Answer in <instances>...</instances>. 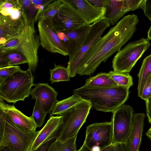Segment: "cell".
I'll use <instances>...</instances> for the list:
<instances>
[{
    "label": "cell",
    "mask_w": 151,
    "mask_h": 151,
    "mask_svg": "<svg viewBox=\"0 0 151 151\" xmlns=\"http://www.w3.org/2000/svg\"><path fill=\"white\" fill-rule=\"evenodd\" d=\"M139 21L133 14L123 17L104 35L101 37L89 52L77 74L88 75L93 73L102 62H105L130 39L136 30Z\"/></svg>",
    "instance_id": "obj_1"
},
{
    "label": "cell",
    "mask_w": 151,
    "mask_h": 151,
    "mask_svg": "<svg viewBox=\"0 0 151 151\" xmlns=\"http://www.w3.org/2000/svg\"><path fill=\"white\" fill-rule=\"evenodd\" d=\"M129 93V88L119 86L102 88L84 86L73 91V94L90 103L91 109L112 113L124 105Z\"/></svg>",
    "instance_id": "obj_2"
},
{
    "label": "cell",
    "mask_w": 151,
    "mask_h": 151,
    "mask_svg": "<svg viewBox=\"0 0 151 151\" xmlns=\"http://www.w3.org/2000/svg\"><path fill=\"white\" fill-rule=\"evenodd\" d=\"M35 19H27L25 27L20 33L0 45V51L16 50L21 52L27 60L28 69L34 72L38 66V51L41 45L39 36L35 31Z\"/></svg>",
    "instance_id": "obj_3"
},
{
    "label": "cell",
    "mask_w": 151,
    "mask_h": 151,
    "mask_svg": "<svg viewBox=\"0 0 151 151\" xmlns=\"http://www.w3.org/2000/svg\"><path fill=\"white\" fill-rule=\"evenodd\" d=\"M39 131L27 130L16 124L0 109V150L29 151Z\"/></svg>",
    "instance_id": "obj_4"
},
{
    "label": "cell",
    "mask_w": 151,
    "mask_h": 151,
    "mask_svg": "<svg viewBox=\"0 0 151 151\" xmlns=\"http://www.w3.org/2000/svg\"><path fill=\"white\" fill-rule=\"evenodd\" d=\"M32 71L21 69L0 83V97L8 103L24 101L35 86Z\"/></svg>",
    "instance_id": "obj_5"
},
{
    "label": "cell",
    "mask_w": 151,
    "mask_h": 151,
    "mask_svg": "<svg viewBox=\"0 0 151 151\" xmlns=\"http://www.w3.org/2000/svg\"><path fill=\"white\" fill-rule=\"evenodd\" d=\"M91 107L89 101L82 99L63 113L56 139L64 142L77 136L80 129L86 121Z\"/></svg>",
    "instance_id": "obj_6"
},
{
    "label": "cell",
    "mask_w": 151,
    "mask_h": 151,
    "mask_svg": "<svg viewBox=\"0 0 151 151\" xmlns=\"http://www.w3.org/2000/svg\"><path fill=\"white\" fill-rule=\"evenodd\" d=\"M110 25V23L104 17L91 24L90 29L78 50L68 63L67 68L70 77L76 76L89 52Z\"/></svg>",
    "instance_id": "obj_7"
},
{
    "label": "cell",
    "mask_w": 151,
    "mask_h": 151,
    "mask_svg": "<svg viewBox=\"0 0 151 151\" xmlns=\"http://www.w3.org/2000/svg\"><path fill=\"white\" fill-rule=\"evenodd\" d=\"M150 45L148 40L143 38L128 43L114 57L112 61L114 70L129 73Z\"/></svg>",
    "instance_id": "obj_8"
},
{
    "label": "cell",
    "mask_w": 151,
    "mask_h": 151,
    "mask_svg": "<svg viewBox=\"0 0 151 151\" xmlns=\"http://www.w3.org/2000/svg\"><path fill=\"white\" fill-rule=\"evenodd\" d=\"M37 26L40 45L42 47L51 52L68 55L66 47L60 39L58 31L54 27L52 18L39 19Z\"/></svg>",
    "instance_id": "obj_9"
},
{
    "label": "cell",
    "mask_w": 151,
    "mask_h": 151,
    "mask_svg": "<svg viewBox=\"0 0 151 151\" xmlns=\"http://www.w3.org/2000/svg\"><path fill=\"white\" fill-rule=\"evenodd\" d=\"M134 111L131 106L123 105L112 113L113 144L127 143L131 132Z\"/></svg>",
    "instance_id": "obj_10"
},
{
    "label": "cell",
    "mask_w": 151,
    "mask_h": 151,
    "mask_svg": "<svg viewBox=\"0 0 151 151\" xmlns=\"http://www.w3.org/2000/svg\"><path fill=\"white\" fill-rule=\"evenodd\" d=\"M89 148L102 149L113 144L111 121L96 123L86 127L84 142Z\"/></svg>",
    "instance_id": "obj_11"
},
{
    "label": "cell",
    "mask_w": 151,
    "mask_h": 151,
    "mask_svg": "<svg viewBox=\"0 0 151 151\" xmlns=\"http://www.w3.org/2000/svg\"><path fill=\"white\" fill-rule=\"evenodd\" d=\"M62 6L52 18L54 27L58 32H64L78 28L86 23L68 0H62Z\"/></svg>",
    "instance_id": "obj_12"
},
{
    "label": "cell",
    "mask_w": 151,
    "mask_h": 151,
    "mask_svg": "<svg viewBox=\"0 0 151 151\" xmlns=\"http://www.w3.org/2000/svg\"><path fill=\"white\" fill-rule=\"evenodd\" d=\"M35 86L31 91L32 99L39 102L45 112L50 113L58 101V92L48 83H38Z\"/></svg>",
    "instance_id": "obj_13"
},
{
    "label": "cell",
    "mask_w": 151,
    "mask_h": 151,
    "mask_svg": "<svg viewBox=\"0 0 151 151\" xmlns=\"http://www.w3.org/2000/svg\"><path fill=\"white\" fill-rule=\"evenodd\" d=\"M14 19L9 16L0 15V45L20 33L24 29L26 21L28 19L25 14Z\"/></svg>",
    "instance_id": "obj_14"
},
{
    "label": "cell",
    "mask_w": 151,
    "mask_h": 151,
    "mask_svg": "<svg viewBox=\"0 0 151 151\" xmlns=\"http://www.w3.org/2000/svg\"><path fill=\"white\" fill-rule=\"evenodd\" d=\"M61 115L54 116L50 113V117L40 131L29 151H34L52 138L55 137L57 130L62 122Z\"/></svg>",
    "instance_id": "obj_15"
},
{
    "label": "cell",
    "mask_w": 151,
    "mask_h": 151,
    "mask_svg": "<svg viewBox=\"0 0 151 151\" xmlns=\"http://www.w3.org/2000/svg\"><path fill=\"white\" fill-rule=\"evenodd\" d=\"M76 9L86 24H90L104 17L106 9L96 7L87 0H68Z\"/></svg>",
    "instance_id": "obj_16"
},
{
    "label": "cell",
    "mask_w": 151,
    "mask_h": 151,
    "mask_svg": "<svg viewBox=\"0 0 151 151\" xmlns=\"http://www.w3.org/2000/svg\"><path fill=\"white\" fill-rule=\"evenodd\" d=\"M0 109L6 114L17 125L29 131H36L37 126L31 116L28 117L14 105L6 104L0 97Z\"/></svg>",
    "instance_id": "obj_17"
},
{
    "label": "cell",
    "mask_w": 151,
    "mask_h": 151,
    "mask_svg": "<svg viewBox=\"0 0 151 151\" xmlns=\"http://www.w3.org/2000/svg\"><path fill=\"white\" fill-rule=\"evenodd\" d=\"M145 115L133 114L131 132L127 143L129 151H139L142 141Z\"/></svg>",
    "instance_id": "obj_18"
},
{
    "label": "cell",
    "mask_w": 151,
    "mask_h": 151,
    "mask_svg": "<svg viewBox=\"0 0 151 151\" xmlns=\"http://www.w3.org/2000/svg\"><path fill=\"white\" fill-rule=\"evenodd\" d=\"M91 24H85L76 29L64 32L68 39L67 50L69 60L78 50L89 30Z\"/></svg>",
    "instance_id": "obj_19"
},
{
    "label": "cell",
    "mask_w": 151,
    "mask_h": 151,
    "mask_svg": "<svg viewBox=\"0 0 151 151\" xmlns=\"http://www.w3.org/2000/svg\"><path fill=\"white\" fill-rule=\"evenodd\" d=\"M27 63L23 54L16 50L0 51V68Z\"/></svg>",
    "instance_id": "obj_20"
},
{
    "label": "cell",
    "mask_w": 151,
    "mask_h": 151,
    "mask_svg": "<svg viewBox=\"0 0 151 151\" xmlns=\"http://www.w3.org/2000/svg\"><path fill=\"white\" fill-rule=\"evenodd\" d=\"M122 2L123 0H108L104 17L112 25L126 14L122 9Z\"/></svg>",
    "instance_id": "obj_21"
},
{
    "label": "cell",
    "mask_w": 151,
    "mask_h": 151,
    "mask_svg": "<svg viewBox=\"0 0 151 151\" xmlns=\"http://www.w3.org/2000/svg\"><path fill=\"white\" fill-rule=\"evenodd\" d=\"M84 86L91 88L113 87L117 86L109 73H101L86 80Z\"/></svg>",
    "instance_id": "obj_22"
},
{
    "label": "cell",
    "mask_w": 151,
    "mask_h": 151,
    "mask_svg": "<svg viewBox=\"0 0 151 151\" xmlns=\"http://www.w3.org/2000/svg\"><path fill=\"white\" fill-rule=\"evenodd\" d=\"M82 99L78 96L73 94L71 96L60 101H58L52 111L51 114L61 115L65 111Z\"/></svg>",
    "instance_id": "obj_23"
},
{
    "label": "cell",
    "mask_w": 151,
    "mask_h": 151,
    "mask_svg": "<svg viewBox=\"0 0 151 151\" xmlns=\"http://www.w3.org/2000/svg\"><path fill=\"white\" fill-rule=\"evenodd\" d=\"M151 73V54L144 60L139 73L138 83L137 86L138 94L141 98L143 89L147 78Z\"/></svg>",
    "instance_id": "obj_24"
},
{
    "label": "cell",
    "mask_w": 151,
    "mask_h": 151,
    "mask_svg": "<svg viewBox=\"0 0 151 151\" xmlns=\"http://www.w3.org/2000/svg\"><path fill=\"white\" fill-rule=\"evenodd\" d=\"M50 81L52 84L55 82L70 81V76L67 68L54 64V67L50 69Z\"/></svg>",
    "instance_id": "obj_25"
},
{
    "label": "cell",
    "mask_w": 151,
    "mask_h": 151,
    "mask_svg": "<svg viewBox=\"0 0 151 151\" xmlns=\"http://www.w3.org/2000/svg\"><path fill=\"white\" fill-rule=\"evenodd\" d=\"M77 136L64 142L56 139L47 151H77L76 140Z\"/></svg>",
    "instance_id": "obj_26"
},
{
    "label": "cell",
    "mask_w": 151,
    "mask_h": 151,
    "mask_svg": "<svg viewBox=\"0 0 151 151\" xmlns=\"http://www.w3.org/2000/svg\"><path fill=\"white\" fill-rule=\"evenodd\" d=\"M110 78L117 84V86L129 88L133 85L132 76L129 73L118 72L114 70L109 71Z\"/></svg>",
    "instance_id": "obj_27"
},
{
    "label": "cell",
    "mask_w": 151,
    "mask_h": 151,
    "mask_svg": "<svg viewBox=\"0 0 151 151\" xmlns=\"http://www.w3.org/2000/svg\"><path fill=\"white\" fill-rule=\"evenodd\" d=\"M63 3L62 0H55L45 6L41 12L39 19L53 18L58 13Z\"/></svg>",
    "instance_id": "obj_28"
},
{
    "label": "cell",
    "mask_w": 151,
    "mask_h": 151,
    "mask_svg": "<svg viewBox=\"0 0 151 151\" xmlns=\"http://www.w3.org/2000/svg\"><path fill=\"white\" fill-rule=\"evenodd\" d=\"M77 151H129V150L127 143L112 144L100 149L98 148L90 149L83 143L80 148Z\"/></svg>",
    "instance_id": "obj_29"
},
{
    "label": "cell",
    "mask_w": 151,
    "mask_h": 151,
    "mask_svg": "<svg viewBox=\"0 0 151 151\" xmlns=\"http://www.w3.org/2000/svg\"><path fill=\"white\" fill-rule=\"evenodd\" d=\"M47 114L43 110L39 102L36 100L31 116L37 127L42 126L44 122Z\"/></svg>",
    "instance_id": "obj_30"
},
{
    "label": "cell",
    "mask_w": 151,
    "mask_h": 151,
    "mask_svg": "<svg viewBox=\"0 0 151 151\" xmlns=\"http://www.w3.org/2000/svg\"><path fill=\"white\" fill-rule=\"evenodd\" d=\"M21 69L19 66H9L0 68V83Z\"/></svg>",
    "instance_id": "obj_31"
},
{
    "label": "cell",
    "mask_w": 151,
    "mask_h": 151,
    "mask_svg": "<svg viewBox=\"0 0 151 151\" xmlns=\"http://www.w3.org/2000/svg\"><path fill=\"white\" fill-rule=\"evenodd\" d=\"M143 1V0H123V9L126 13L134 11L140 7Z\"/></svg>",
    "instance_id": "obj_32"
},
{
    "label": "cell",
    "mask_w": 151,
    "mask_h": 151,
    "mask_svg": "<svg viewBox=\"0 0 151 151\" xmlns=\"http://www.w3.org/2000/svg\"><path fill=\"white\" fill-rule=\"evenodd\" d=\"M6 8H13L21 10L22 7L19 0H0V10Z\"/></svg>",
    "instance_id": "obj_33"
},
{
    "label": "cell",
    "mask_w": 151,
    "mask_h": 151,
    "mask_svg": "<svg viewBox=\"0 0 151 151\" xmlns=\"http://www.w3.org/2000/svg\"><path fill=\"white\" fill-rule=\"evenodd\" d=\"M0 14L4 16H9L13 19H16L20 18L22 15L20 10L13 8H6L0 10Z\"/></svg>",
    "instance_id": "obj_34"
},
{
    "label": "cell",
    "mask_w": 151,
    "mask_h": 151,
    "mask_svg": "<svg viewBox=\"0 0 151 151\" xmlns=\"http://www.w3.org/2000/svg\"><path fill=\"white\" fill-rule=\"evenodd\" d=\"M151 96V73L148 76L142 91L141 98L145 101Z\"/></svg>",
    "instance_id": "obj_35"
},
{
    "label": "cell",
    "mask_w": 151,
    "mask_h": 151,
    "mask_svg": "<svg viewBox=\"0 0 151 151\" xmlns=\"http://www.w3.org/2000/svg\"><path fill=\"white\" fill-rule=\"evenodd\" d=\"M145 15L151 21V0H143L140 6Z\"/></svg>",
    "instance_id": "obj_36"
},
{
    "label": "cell",
    "mask_w": 151,
    "mask_h": 151,
    "mask_svg": "<svg viewBox=\"0 0 151 151\" xmlns=\"http://www.w3.org/2000/svg\"><path fill=\"white\" fill-rule=\"evenodd\" d=\"M88 1L94 6L99 8L106 9L108 0H90Z\"/></svg>",
    "instance_id": "obj_37"
},
{
    "label": "cell",
    "mask_w": 151,
    "mask_h": 151,
    "mask_svg": "<svg viewBox=\"0 0 151 151\" xmlns=\"http://www.w3.org/2000/svg\"><path fill=\"white\" fill-rule=\"evenodd\" d=\"M55 139L56 137L52 138L34 151H47L50 145Z\"/></svg>",
    "instance_id": "obj_38"
},
{
    "label": "cell",
    "mask_w": 151,
    "mask_h": 151,
    "mask_svg": "<svg viewBox=\"0 0 151 151\" xmlns=\"http://www.w3.org/2000/svg\"><path fill=\"white\" fill-rule=\"evenodd\" d=\"M47 0H31V1L33 4L34 6H36L39 5H41V4H45L49 2H50V0H48L46 2Z\"/></svg>",
    "instance_id": "obj_39"
},
{
    "label": "cell",
    "mask_w": 151,
    "mask_h": 151,
    "mask_svg": "<svg viewBox=\"0 0 151 151\" xmlns=\"http://www.w3.org/2000/svg\"><path fill=\"white\" fill-rule=\"evenodd\" d=\"M146 112L148 121L151 123V108L147 109Z\"/></svg>",
    "instance_id": "obj_40"
},
{
    "label": "cell",
    "mask_w": 151,
    "mask_h": 151,
    "mask_svg": "<svg viewBox=\"0 0 151 151\" xmlns=\"http://www.w3.org/2000/svg\"><path fill=\"white\" fill-rule=\"evenodd\" d=\"M145 101L146 109L151 108V96Z\"/></svg>",
    "instance_id": "obj_41"
},
{
    "label": "cell",
    "mask_w": 151,
    "mask_h": 151,
    "mask_svg": "<svg viewBox=\"0 0 151 151\" xmlns=\"http://www.w3.org/2000/svg\"><path fill=\"white\" fill-rule=\"evenodd\" d=\"M147 40H151V26L150 27L147 32Z\"/></svg>",
    "instance_id": "obj_42"
},
{
    "label": "cell",
    "mask_w": 151,
    "mask_h": 151,
    "mask_svg": "<svg viewBox=\"0 0 151 151\" xmlns=\"http://www.w3.org/2000/svg\"><path fill=\"white\" fill-rule=\"evenodd\" d=\"M146 135L151 139V127L147 131Z\"/></svg>",
    "instance_id": "obj_43"
},
{
    "label": "cell",
    "mask_w": 151,
    "mask_h": 151,
    "mask_svg": "<svg viewBox=\"0 0 151 151\" xmlns=\"http://www.w3.org/2000/svg\"><path fill=\"white\" fill-rule=\"evenodd\" d=\"M0 151H9V149L6 147H5L0 149Z\"/></svg>",
    "instance_id": "obj_44"
}]
</instances>
